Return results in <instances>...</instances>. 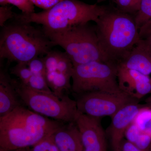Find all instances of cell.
<instances>
[{"mask_svg": "<svg viewBox=\"0 0 151 151\" xmlns=\"http://www.w3.org/2000/svg\"><path fill=\"white\" fill-rule=\"evenodd\" d=\"M116 151H142L138 148L134 144L124 139L120 143Z\"/></svg>", "mask_w": 151, "mask_h": 151, "instance_id": "29", "label": "cell"}, {"mask_svg": "<svg viewBox=\"0 0 151 151\" xmlns=\"http://www.w3.org/2000/svg\"><path fill=\"white\" fill-rule=\"evenodd\" d=\"M100 119L78 113L75 123L81 135L83 151H107L106 135Z\"/></svg>", "mask_w": 151, "mask_h": 151, "instance_id": "9", "label": "cell"}, {"mask_svg": "<svg viewBox=\"0 0 151 151\" xmlns=\"http://www.w3.org/2000/svg\"><path fill=\"white\" fill-rule=\"evenodd\" d=\"M33 75L45 76L47 72L43 58H35L27 63Z\"/></svg>", "mask_w": 151, "mask_h": 151, "instance_id": "23", "label": "cell"}, {"mask_svg": "<svg viewBox=\"0 0 151 151\" xmlns=\"http://www.w3.org/2000/svg\"><path fill=\"white\" fill-rule=\"evenodd\" d=\"M24 105L17 92L13 79L5 71L0 72V118Z\"/></svg>", "mask_w": 151, "mask_h": 151, "instance_id": "13", "label": "cell"}, {"mask_svg": "<svg viewBox=\"0 0 151 151\" xmlns=\"http://www.w3.org/2000/svg\"><path fill=\"white\" fill-rule=\"evenodd\" d=\"M53 136L60 151H83L81 135L75 122L62 124Z\"/></svg>", "mask_w": 151, "mask_h": 151, "instance_id": "14", "label": "cell"}, {"mask_svg": "<svg viewBox=\"0 0 151 151\" xmlns=\"http://www.w3.org/2000/svg\"><path fill=\"white\" fill-rule=\"evenodd\" d=\"M142 40L144 43L146 45L151 49V34L148 36L147 37H146V38Z\"/></svg>", "mask_w": 151, "mask_h": 151, "instance_id": "31", "label": "cell"}, {"mask_svg": "<svg viewBox=\"0 0 151 151\" xmlns=\"http://www.w3.org/2000/svg\"><path fill=\"white\" fill-rule=\"evenodd\" d=\"M117 78L121 90L138 100L147 94H151V77L150 76L118 64Z\"/></svg>", "mask_w": 151, "mask_h": 151, "instance_id": "10", "label": "cell"}, {"mask_svg": "<svg viewBox=\"0 0 151 151\" xmlns=\"http://www.w3.org/2000/svg\"><path fill=\"white\" fill-rule=\"evenodd\" d=\"M106 1V0H97V3H100L101 2L104 1ZM112 1H115L116 2L118 0H112Z\"/></svg>", "mask_w": 151, "mask_h": 151, "instance_id": "35", "label": "cell"}, {"mask_svg": "<svg viewBox=\"0 0 151 151\" xmlns=\"http://www.w3.org/2000/svg\"><path fill=\"white\" fill-rule=\"evenodd\" d=\"M35 6L45 10L48 9L63 0H31Z\"/></svg>", "mask_w": 151, "mask_h": 151, "instance_id": "28", "label": "cell"}, {"mask_svg": "<svg viewBox=\"0 0 151 151\" xmlns=\"http://www.w3.org/2000/svg\"><path fill=\"white\" fill-rule=\"evenodd\" d=\"M95 23L100 47L108 61L118 64L141 40L134 17L119 9H108Z\"/></svg>", "mask_w": 151, "mask_h": 151, "instance_id": "3", "label": "cell"}, {"mask_svg": "<svg viewBox=\"0 0 151 151\" xmlns=\"http://www.w3.org/2000/svg\"><path fill=\"white\" fill-rule=\"evenodd\" d=\"M64 123L19 106L0 118V151L31 147Z\"/></svg>", "mask_w": 151, "mask_h": 151, "instance_id": "1", "label": "cell"}, {"mask_svg": "<svg viewBox=\"0 0 151 151\" xmlns=\"http://www.w3.org/2000/svg\"><path fill=\"white\" fill-rule=\"evenodd\" d=\"M13 79L15 88L22 103L30 111L65 123L75 122L79 112L76 101L65 95L58 97L53 92L36 91Z\"/></svg>", "mask_w": 151, "mask_h": 151, "instance_id": "6", "label": "cell"}, {"mask_svg": "<svg viewBox=\"0 0 151 151\" xmlns=\"http://www.w3.org/2000/svg\"><path fill=\"white\" fill-rule=\"evenodd\" d=\"M12 151H29V148H26L17 149Z\"/></svg>", "mask_w": 151, "mask_h": 151, "instance_id": "34", "label": "cell"}, {"mask_svg": "<svg viewBox=\"0 0 151 151\" xmlns=\"http://www.w3.org/2000/svg\"><path fill=\"white\" fill-rule=\"evenodd\" d=\"M25 85L31 89L40 92H53L48 86L45 76H44L32 74Z\"/></svg>", "mask_w": 151, "mask_h": 151, "instance_id": "19", "label": "cell"}, {"mask_svg": "<svg viewBox=\"0 0 151 151\" xmlns=\"http://www.w3.org/2000/svg\"><path fill=\"white\" fill-rule=\"evenodd\" d=\"M118 65L150 76L151 74V49L141 39L129 54Z\"/></svg>", "mask_w": 151, "mask_h": 151, "instance_id": "12", "label": "cell"}, {"mask_svg": "<svg viewBox=\"0 0 151 151\" xmlns=\"http://www.w3.org/2000/svg\"><path fill=\"white\" fill-rule=\"evenodd\" d=\"M134 19L139 29L151 20V0H141L139 9Z\"/></svg>", "mask_w": 151, "mask_h": 151, "instance_id": "17", "label": "cell"}, {"mask_svg": "<svg viewBox=\"0 0 151 151\" xmlns=\"http://www.w3.org/2000/svg\"><path fill=\"white\" fill-rule=\"evenodd\" d=\"M44 32L55 46L59 45L65 50L73 66L93 61H109L100 47L95 26L89 23L58 31Z\"/></svg>", "mask_w": 151, "mask_h": 151, "instance_id": "5", "label": "cell"}, {"mask_svg": "<svg viewBox=\"0 0 151 151\" xmlns=\"http://www.w3.org/2000/svg\"><path fill=\"white\" fill-rule=\"evenodd\" d=\"M59 52L60 51L51 50L43 58L47 71L57 70Z\"/></svg>", "mask_w": 151, "mask_h": 151, "instance_id": "25", "label": "cell"}, {"mask_svg": "<svg viewBox=\"0 0 151 151\" xmlns=\"http://www.w3.org/2000/svg\"><path fill=\"white\" fill-rule=\"evenodd\" d=\"M141 132L137 126L133 122L127 128L125 132L124 137L126 139L134 144L136 142Z\"/></svg>", "mask_w": 151, "mask_h": 151, "instance_id": "27", "label": "cell"}, {"mask_svg": "<svg viewBox=\"0 0 151 151\" xmlns=\"http://www.w3.org/2000/svg\"><path fill=\"white\" fill-rule=\"evenodd\" d=\"M2 27L0 34V59L8 62L27 63L45 55L55 45L43 30L31 23L13 19Z\"/></svg>", "mask_w": 151, "mask_h": 151, "instance_id": "2", "label": "cell"}, {"mask_svg": "<svg viewBox=\"0 0 151 151\" xmlns=\"http://www.w3.org/2000/svg\"><path fill=\"white\" fill-rule=\"evenodd\" d=\"M73 68V63L69 56L65 52H60L56 70L71 78Z\"/></svg>", "mask_w": 151, "mask_h": 151, "instance_id": "21", "label": "cell"}, {"mask_svg": "<svg viewBox=\"0 0 151 151\" xmlns=\"http://www.w3.org/2000/svg\"><path fill=\"white\" fill-rule=\"evenodd\" d=\"M141 0H118L116 2L118 9L126 13H135L139 10Z\"/></svg>", "mask_w": 151, "mask_h": 151, "instance_id": "22", "label": "cell"}, {"mask_svg": "<svg viewBox=\"0 0 151 151\" xmlns=\"http://www.w3.org/2000/svg\"><path fill=\"white\" fill-rule=\"evenodd\" d=\"M141 132L151 135V108H142L134 120Z\"/></svg>", "mask_w": 151, "mask_h": 151, "instance_id": "16", "label": "cell"}, {"mask_svg": "<svg viewBox=\"0 0 151 151\" xmlns=\"http://www.w3.org/2000/svg\"><path fill=\"white\" fill-rule=\"evenodd\" d=\"M108 9L97 4L78 0H63L48 9L29 14H16L13 19L42 26L45 32L61 30L75 25L96 22Z\"/></svg>", "mask_w": 151, "mask_h": 151, "instance_id": "4", "label": "cell"}, {"mask_svg": "<svg viewBox=\"0 0 151 151\" xmlns=\"http://www.w3.org/2000/svg\"><path fill=\"white\" fill-rule=\"evenodd\" d=\"M76 95L75 100L79 113L99 118L112 117L126 105L139 103V101L124 92L113 93L96 91Z\"/></svg>", "mask_w": 151, "mask_h": 151, "instance_id": "8", "label": "cell"}, {"mask_svg": "<svg viewBox=\"0 0 151 151\" xmlns=\"http://www.w3.org/2000/svg\"><path fill=\"white\" fill-rule=\"evenodd\" d=\"M118 64L96 61L73 66L71 91L75 95L96 91L123 92L118 83Z\"/></svg>", "mask_w": 151, "mask_h": 151, "instance_id": "7", "label": "cell"}, {"mask_svg": "<svg viewBox=\"0 0 151 151\" xmlns=\"http://www.w3.org/2000/svg\"><path fill=\"white\" fill-rule=\"evenodd\" d=\"M11 74L15 76L19 81L24 84H27L32 74L27 63H17L10 69Z\"/></svg>", "mask_w": 151, "mask_h": 151, "instance_id": "20", "label": "cell"}, {"mask_svg": "<svg viewBox=\"0 0 151 151\" xmlns=\"http://www.w3.org/2000/svg\"><path fill=\"white\" fill-rule=\"evenodd\" d=\"M146 103L145 104L147 108H151V95L146 100Z\"/></svg>", "mask_w": 151, "mask_h": 151, "instance_id": "32", "label": "cell"}, {"mask_svg": "<svg viewBox=\"0 0 151 151\" xmlns=\"http://www.w3.org/2000/svg\"><path fill=\"white\" fill-rule=\"evenodd\" d=\"M15 13L12 10V7L8 6H1L0 7V26L3 27L9 20L14 18Z\"/></svg>", "mask_w": 151, "mask_h": 151, "instance_id": "26", "label": "cell"}, {"mask_svg": "<svg viewBox=\"0 0 151 151\" xmlns=\"http://www.w3.org/2000/svg\"><path fill=\"white\" fill-rule=\"evenodd\" d=\"M8 4L15 6L21 11L22 13L29 14L35 12L34 4L31 0H7Z\"/></svg>", "mask_w": 151, "mask_h": 151, "instance_id": "24", "label": "cell"}, {"mask_svg": "<svg viewBox=\"0 0 151 151\" xmlns=\"http://www.w3.org/2000/svg\"><path fill=\"white\" fill-rule=\"evenodd\" d=\"M147 107L139 103L126 105L111 117L108 133L111 139L113 151H116L122 141L125 138V133L129 126L133 123L142 108Z\"/></svg>", "mask_w": 151, "mask_h": 151, "instance_id": "11", "label": "cell"}, {"mask_svg": "<svg viewBox=\"0 0 151 151\" xmlns=\"http://www.w3.org/2000/svg\"><path fill=\"white\" fill-rule=\"evenodd\" d=\"M53 133L49 135L46 137L44 138L42 140L35 144V145L29 148V151H60L55 141Z\"/></svg>", "mask_w": 151, "mask_h": 151, "instance_id": "18", "label": "cell"}, {"mask_svg": "<svg viewBox=\"0 0 151 151\" xmlns=\"http://www.w3.org/2000/svg\"><path fill=\"white\" fill-rule=\"evenodd\" d=\"M0 4L1 6H5L8 5L7 0H0Z\"/></svg>", "mask_w": 151, "mask_h": 151, "instance_id": "33", "label": "cell"}, {"mask_svg": "<svg viewBox=\"0 0 151 151\" xmlns=\"http://www.w3.org/2000/svg\"><path fill=\"white\" fill-rule=\"evenodd\" d=\"M139 33L142 39L146 38L151 34V20L145 24L139 29Z\"/></svg>", "mask_w": 151, "mask_h": 151, "instance_id": "30", "label": "cell"}, {"mask_svg": "<svg viewBox=\"0 0 151 151\" xmlns=\"http://www.w3.org/2000/svg\"><path fill=\"white\" fill-rule=\"evenodd\" d=\"M45 79L52 91L58 97H62L67 94L65 92L71 91V77L57 70L47 71Z\"/></svg>", "mask_w": 151, "mask_h": 151, "instance_id": "15", "label": "cell"}]
</instances>
